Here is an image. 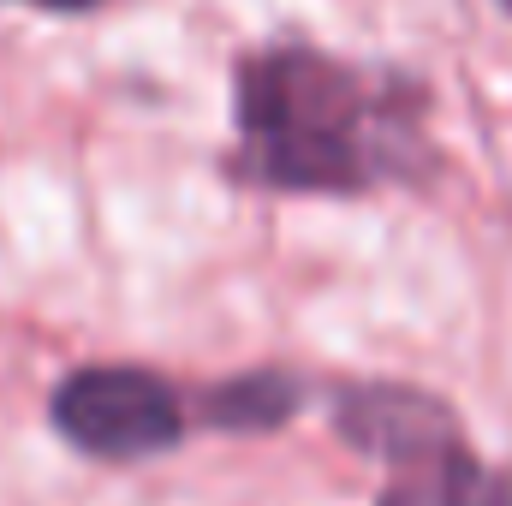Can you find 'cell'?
<instances>
[{"mask_svg":"<svg viewBox=\"0 0 512 506\" xmlns=\"http://www.w3.org/2000/svg\"><path fill=\"white\" fill-rule=\"evenodd\" d=\"M6 6H24V12H48V18H84L108 0H6Z\"/></svg>","mask_w":512,"mask_h":506,"instance_id":"6","label":"cell"},{"mask_svg":"<svg viewBox=\"0 0 512 506\" xmlns=\"http://www.w3.org/2000/svg\"><path fill=\"white\" fill-rule=\"evenodd\" d=\"M310 405V376L292 370V364H251V370H233V376L209 381L191 393V429H209V435H280L304 417Z\"/></svg>","mask_w":512,"mask_h":506,"instance_id":"4","label":"cell"},{"mask_svg":"<svg viewBox=\"0 0 512 506\" xmlns=\"http://www.w3.org/2000/svg\"><path fill=\"white\" fill-rule=\"evenodd\" d=\"M328 429L340 435V447H352L358 459L399 471L453 447H471L465 417L453 399H441L423 381H393V376H358L328 387Z\"/></svg>","mask_w":512,"mask_h":506,"instance_id":"3","label":"cell"},{"mask_svg":"<svg viewBox=\"0 0 512 506\" xmlns=\"http://www.w3.org/2000/svg\"><path fill=\"white\" fill-rule=\"evenodd\" d=\"M495 6H501V12H512V0H495Z\"/></svg>","mask_w":512,"mask_h":506,"instance_id":"7","label":"cell"},{"mask_svg":"<svg viewBox=\"0 0 512 506\" xmlns=\"http://www.w3.org/2000/svg\"><path fill=\"white\" fill-rule=\"evenodd\" d=\"M376 506H512V471L489 465L477 447H453L387 471Z\"/></svg>","mask_w":512,"mask_h":506,"instance_id":"5","label":"cell"},{"mask_svg":"<svg viewBox=\"0 0 512 506\" xmlns=\"http://www.w3.org/2000/svg\"><path fill=\"white\" fill-rule=\"evenodd\" d=\"M435 90L411 66L352 60L310 36H274L233 60L227 185L256 197H376L441 179Z\"/></svg>","mask_w":512,"mask_h":506,"instance_id":"1","label":"cell"},{"mask_svg":"<svg viewBox=\"0 0 512 506\" xmlns=\"http://www.w3.org/2000/svg\"><path fill=\"white\" fill-rule=\"evenodd\" d=\"M48 429L90 465H149L191 441V393L155 364H78L48 387Z\"/></svg>","mask_w":512,"mask_h":506,"instance_id":"2","label":"cell"}]
</instances>
